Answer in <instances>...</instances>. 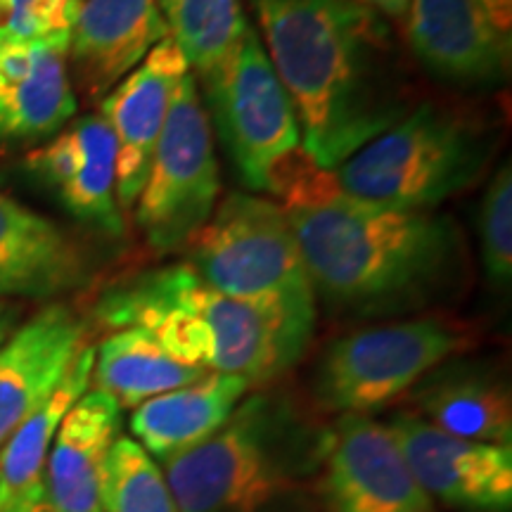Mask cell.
<instances>
[{
  "label": "cell",
  "mask_w": 512,
  "mask_h": 512,
  "mask_svg": "<svg viewBox=\"0 0 512 512\" xmlns=\"http://www.w3.org/2000/svg\"><path fill=\"white\" fill-rule=\"evenodd\" d=\"M479 3L498 24V29L512 34V0H479Z\"/></svg>",
  "instance_id": "cell-28"
},
{
  "label": "cell",
  "mask_w": 512,
  "mask_h": 512,
  "mask_svg": "<svg viewBox=\"0 0 512 512\" xmlns=\"http://www.w3.org/2000/svg\"><path fill=\"white\" fill-rule=\"evenodd\" d=\"M467 342L463 328L441 318L351 332L332 342L320 358L316 396L328 411L370 415L413 389Z\"/></svg>",
  "instance_id": "cell-8"
},
{
  "label": "cell",
  "mask_w": 512,
  "mask_h": 512,
  "mask_svg": "<svg viewBox=\"0 0 512 512\" xmlns=\"http://www.w3.org/2000/svg\"><path fill=\"white\" fill-rule=\"evenodd\" d=\"M69 36L36 38L31 72L0 91V143L46 138L74 117L76 95L67 72Z\"/></svg>",
  "instance_id": "cell-22"
},
{
  "label": "cell",
  "mask_w": 512,
  "mask_h": 512,
  "mask_svg": "<svg viewBox=\"0 0 512 512\" xmlns=\"http://www.w3.org/2000/svg\"><path fill=\"white\" fill-rule=\"evenodd\" d=\"M95 318L112 330L140 328L188 366L264 384L302 358L252 306L204 283L188 261L143 271L110 287Z\"/></svg>",
  "instance_id": "cell-3"
},
{
  "label": "cell",
  "mask_w": 512,
  "mask_h": 512,
  "mask_svg": "<svg viewBox=\"0 0 512 512\" xmlns=\"http://www.w3.org/2000/svg\"><path fill=\"white\" fill-rule=\"evenodd\" d=\"M482 261L486 275L496 285H508L512 278V169L501 166L486 188L482 214Z\"/></svg>",
  "instance_id": "cell-26"
},
{
  "label": "cell",
  "mask_w": 512,
  "mask_h": 512,
  "mask_svg": "<svg viewBox=\"0 0 512 512\" xmlns=\"http://www.w3.org/2000/svg\"><path fill=\"white\" fill-rule=\"evenodd\" d=\"M95 347H83L60 384L36 406L0 451V512H48L46 470L57 427L88 392Z\"/></svg>",
  "instance_id": "cell-19"
},
{
  "label": "cell",
  "mask_w": 512,
  "mask_h": 512,
  "mask_svg": "<svg viewBox=\"0 0 512 512\" xmlns=\"http://www.w3.org/2000/svg\"><path fill=\"white\" fill-rule=\"evenodd\" d=\"M245 377L207 373L133 408V441L159 463L200 446L226 425L247 389Z\"/></svg>",
  "instance_id": "cell-18"
},
{
  "label": "cell",
  "mask_w": 512,
  "mask_h": 512,
  "mask_svg": "<svg viewBox=\"0 0 512 512\" xmlns=\"http://www.w3.org/2000/svg\"><path fill=\"white\" fill-rule=\"evenodd\" d=\"M86 347V323L50 304L0 347V451Z\"/></svg>",
  "instance_id": "cell-14"
},
{
  "label": "cell",
  "mask_w": 512,
  "mask_h": 512,
  "mask_svg": "<svg viewBox=\"0 0 512 512\" xmlns=\"http://www.w3.org/2000/svg\"><path fill=\"white\" fill-rule=\"evenodd\" d=\"M211 121L188 72L171 93L169 114L136 200V221L157 254L185 249L219 200Z\"/></svg>",
  "instance_id": "cell-7"
},
{
  "label": "cell",
  "mask_w": 512,
  "mask_h": 512,
  "mask_svg": "<svg viewBox=\"0 0 512 512\" xmlns=\"http://www.w3.org/2000/svg\"><path fill=\"white\" fill-rule=\"evenodd\" d=\"M8 328H10V320L3 311H0V347H3L5 337H8Z\"/></svg>",
  "instance_id": "cell-30"
},
{
  "label": "cell",
  "mask_w": 512,
  "mask_h": 512,
  "mask_svg": "<svg viewBox=\"0 0 512 512\" xmlns=\"http://www.w3.org/2000/svg\"><path fill=\"white\" fill-rule=\"evenodd\" d=\"M27 166L57 192L76 219L105 233L124 230L117 204V140L98 114L79 119L46 147L31 152Z\"/></svg>",
  "instance_id": "cell-15"
},
{
  "label": "cell",
  "mask_w": 512,
  "mask_h": 512,
  "mask_svg": "<svg viewBox=\"0 0 512 512\" xmlns=\"http://www.w3.org/2000/svg\"><path fill=\"white\" fill-rule=\"evenodd\" d=\"M313 164L335 171L413 110L392 29L351 0H252Z\"/></svg>",
  "instance_id": "cell-2"
},
{
  "label": "cell",
  "mask_w": 512,
  "mask_h": 512,
  "mask_svg": "<svg viewBox=\"0 0 512 512\" xmlns=\"http://www.w3.org/2000/svg\"><path fill=\"white\" fill-rule=\"evenodd\" d=\"M323 439L290 403L256 394L214 437L166 460L164 477L178 512H275L318 475Z\"/></svg>",
  "instance_id": "cell-4"
},
{
  "label": "cell",
  "mask_w": 512,
  "mask_h": 512,
  "mask_svg": "<svg viewBox=\"0 0 512 512\" xmlns=\"http://www.w3.org/2000/svg\"><path fill=\"white\" fill-rule=\"evenodd\" d=\"M491 155L494 140L479 121L422 102L351 155L335 178L356 200L427 211L477 183Z\"/></svg>",
  "instance_id": "cell-6"
},
{
  "label": "cell",
  "mask_w": 512,
  "mask_h": 512,
  "mask_svg": "<svg viewBox=\"0 0 512 512\" xmlns=\"http://www.w3.org/2000/svg\"><path fill=\"white\" fill-rule=\"evenodd\" d=\"M12 17H15V0H0V34H8Z\"/></svg>",
  "instance_id": "cell-29"
},
{
  "label": "cell",
  "mask_w": 512,
  "mask_h": 512,
  "mask_svg": "<svg viewBox=\"0 0 512 512\" xmlns=\"http://www.w3.org/2000/svg\"><path fill=\"white\" fill-rule=\"evenodd\" d=\"M169 36L181 48L190 69L207 76L219 69L242 36L249 22L240 0H157Z\"/></svg>",
  "instance_id": "cell-24"
},
{
  "label": "cell",
  "mask_w": 512,
  "mask_h": 512,
  "mask_svg": "<svg viewBox=\"0 0 512 512\" xmlns=\"http://www.w3.org/2000/svg\"><path fill=\"white\" fill-rule=\"evenodd\" d=\"M202 79L221 140L242 181L252 190H268L280 166L302 150V131L252 24L235 53Z\"/></svg>",
  "instance_id": "cell-9"
},
{
  "label": "cell",
  "mask_w": 512,
  "mask_h": 512,
  "mask_svg": "<svg viewBox=\"0 0 512 512\" xmlns=\"http://www.w3.org/2000/svg\"><path fill=\"white\" fill-rule=\"evenodd\" d=\"M318 491L330 512H439L389 425L368 415H342L325 430Z\"/></svg>",
  "instance_id": "cell-10"
},
{
  "label": "cell",
  "mask_w": 512,
  "mask_h": 512,
  "mask_svg": "<svg viewBox=\"0 0 512 512\" xmlns=\"http://www.w3.org/2000/svg\"><path fill=\"white\" fill-rule=\"evenodd\" d=\"M406 36L422 67L446 81L489 86L510 74L512 34L479 0H411Z\"/></svg>",
  "instance_id": "cell-13"
},
{
  "label": "cell",
  "mask_w": 512,
  "mask_h": 512,
  "mask_svg": "<svg viewBox=\"0 0 512 512\" xmlns=\"http://www.w3.org/2000/svg\"><path fill=\"white\" fill-rule=\"evenodd\" d=\"M422 420L453 437L510 446L512 401L498 373L475 363L434 368L415 384Z\"/></svg>",
  "instance_id": "cell-21"
},
{
  "label": "cell",
  "mask_w": 512,
  "mask_h": 512,
  "mask_svg": "<svg viewBox=\"0 0 512 512\" xmlns=\"http://www.w3.org/2000/svg\"><path fill=\"white\" fill-rule=\"evenodd\" d=\"M387 425L403 460L432 498L472 512L512 508L510 446L453 437L418 415H396Z\"/></svg>",
  "instance_id": "cell-11"
},
{
  "label": "cell",
  "mask_w": 512,
  "mask_h": 512,
  "mask_svg": "<svg viewBox=\"0 0 512 512\" xmlns=\"http://www.w3.org/2000/svg\"><path fill=\"white\" fill-rule=\"evenodd\" d=\"M119 427L121 406L100 389L86 392L69 408L48 456V512H102L105 463Z\"/></svg>",
  "instance_id": "cell-17"
},
{
  "label": "cell",
  "mask_w": 512,
  "mask_h": 512,
  "mask_svg": "<svg viewBox=\"0 0 512 512\" xmlns=\"http://www.w3.org/2000/svg\"><path fill=\"white\" fill-rule=\"evenodd\" d=\"M166 36L157 0H83L69 36L76 83L102 100Z\"/></svg>",
  "instance_id": "cell-16"
},
{
  "label": "cell",
  "mask_w": 512,
  "mask_h": 512,
  "mask_svg": "<svg viewBox=\"0 0 512 512\" xmlns=\"http://www.w3.org/2000/svg\"><path fill=\"white\" fill-rule=\"evenodd\" d=\"M351 3L363 5V8L377 12V15L384 19H396V22H401V19H406L411 0H351Z\"/></svg>",
  "instance_id": "cell-27"
},
{
  "label": "cell",
  "mask_w": 512,
  "mask_h": 512,
  "mask_svg": "<svg viewBox=\"0 0 512 512\" xmlns=\"http://www.w3.org/2000/svg\"><path fill=\"white\" fill-rule=\"evenodd\" d=\"M185 249L204 283L259 311L304 356L316 330V290L283 204L233 192Z\"/></svg>",
  "instance_id": "cell-5"
},
{
  "label": "cell",
  "mask_w": 512,
  "mask_h": 512,
  "mask_svg": "<svg viewBox=\"0 0 512 512\" xmlns=\"http://www.w3.org/2000/svg\"><path fill=\"white\" fill-rule=\"evenodd\" d=\"M207 373L211 370L178 361L140 328L114 330L95 349V387L110 394L121 408H138L140 403L174 392Z\"/></svg>",
  "instance_id": "cell-23"
},
{
  "label": "cell",
  "mask_w": 512,
  "mask_h": 512,
  "mask_svg": "<svg viewBox=\"0 0 512 512\" xmlns=\"http://www.w3.org/2000/svg\"><path fill=\"white\" fill-rule=\"evenodd\" d=\"M86 278L74 240L46 216L0 192V294L48 297Z\"/></svg>",
  "instance_id": "cell-20"
},
{
  "label": "cell",
  "mask_w": 512,
  "mask_h": 512,
  "mask_svg": "<svg viewBox=\"0 0 512 512\" xmlns=\"http://www.w3.org/2000/svg\"><path fill=\"white\" fill-rule=\"evenodd\" d=\"M188 72L181 48L166 36L100 100V117L110 124L117 140L119 207L131 209L136 204L169 114L171 93Z\"/></svg>",
  "instance_id": "cell-12"
},
{
  "label": "cell",
  "mask_w": 512,
  "mask_h": 512,
  "mask_svg": "<svg viewBox=\"0 0 512 512\" xmlns=\"http://www.w3.org/2000/svg\"><path fill=\"white\" fill-rule=\"evenodd\" d=\"M100 503L102 512H178L162 467L128 437L110 448Z\"/></svg>",
  "instance_id": "cell-25"
},
{
  "label": "cell",
  "mask_w": 512,
  "mask_h": 512,
  "mask_svg": "<svg viewBox=\"0 0 512 512\" xmlns=\"http://www.w3.org/2000/svg\"><path fill=\"white\" fill-rule=\"evenodd\" d=\"M268 192L283 200L316 297L358 313L427 302L458 278L465 245L432 209H392L356 200L299 150Z\"/></svg>",
  "instance_id": "cell-1"
}]
</instances>
